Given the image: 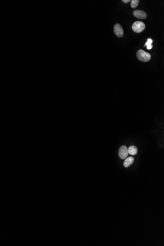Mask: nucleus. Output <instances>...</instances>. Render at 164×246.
I'll list each match as a JSON object with an SVG mask.
<instances>
[{
    "mask_svg": "<svg viewBox=\"0 0 164 246\" xmlns=\"http://www.w3.org/2000/svg\"><path fill=\"white\" fill-rule=\"evenodd\" d=\"M137 56L140 61L143 62H147L151 59V55L148 52H145L143 50L140 49L138 51Z\"/></svg>",
    "mask_w": 164,
    "mask_h": 246,
    "instance_id": "f257e3e1",
    "label": "nucleus"
},
{
    "mask_svg": "<svg viewBox=\"0 0 164 246\" xmlns=\"http://www.w3.org/2000/svg\"><path fill=\"white\" fill-rule=\"evenodd\" d=\"M132 28L135 32L140 33L145 30V23L142 21H138L134 23Z\"/></svg>",
    "mask_w": 164,
    "mask_h": 246,
    "instance_id": "f03ea898",
    "label": "nucleus"
},
{
    "mask_svg": "<svg viewBox=\"0 0 164 246\" xmlns=\"http://www.w3.org/2000/svg\"><path fill=\"white\" fill-rule=\"evenodd\" d=\"M128 154L127 147L123 145L120 147L118 152V155L120 158L121 159H125L128 157Z\"/></svg>",
    "mask_w": 164,
    "mask_h": 246,
    "instance_id": "7ed1b4c3",
    "label": "nucleus"
},
{
    "mask_svg": "<svg viewBox=\"0 0 164 246\" xmlns=\"http://www.w3.org/2000/svg\"><path fill=\"white\" fill-rule=\"evenodd\" d=\"M113 31L115 34L118 37H121L123 36L124 34V31L123 29L121 27V26L119 24H116L115 25L113 28Z\"/></svg>",
    "mask_w": 164,
    "mask_h": 246,
    "instance_id": "20e7f679",
    "label": "nucleus"
},
{
    "mask_svg": "<svg viewBox=\"0 0 164 246\" xmlns=\"http://www.w3.org/2000/svg\"><path fill=\"white\" fill-rule=\"evenodd\" d=\"M133 15L135 17L142 19H145L147 17L146 12L140 10H135L133 12Z\"/></svg>",
    "mask_w": 164,
    "mask_h": 246,
    "instance_id": "39448f33",
    "label": "nucleus"
},
{
    "mask_svg": "<svg viewBox=\"0 0 164 246\" xmlns=\"http://www.w3.org/2000/svg\"><path fill=\"white\" fill-rule=\"evenodd\" d=\"M134 162V159L133 157L131 156V157H127L125 159L124 163H123L124 167L128 168L129 167H130L131 165L133 164Z\"/></svg>",
    "mask_w": 164,
    "mask_h": 246,
    "instance_id": "423d86ee",
    "label": "nucleus"
},
{
    "mask_svg": "<svg viewBox=\"0 0 164 246\" xmlns=\"http://www.w3.org/2000/svg\"><path fill=\"white\" fill-rule=\"evenodd\" d=\"M128 154L131 155H136L138 153V148L137 147L134 145L131 146L128 148H127Z\"/></svg>",
    "mask_w": 164,
    "mask_h": 246,
    "instance_id": "0eeeda50",
    "label": "nucleus"
},
{
    "mask_svg": "<svg viewBox=\"0 0 164 246\" xmlns=\"http://www.w3.org/2000/svg\"><path fill=\"white\" fill-rule=\"evenodd\" d=\"M153 42V40L151 39H148L147 42H146L145 44V46H146L147 47V49L148 50H150L152 49L153 47L152 43Z\"/></svg>",
    "mask_w": 164,
    "mask_h": 246,
    "instance_id": "6e6552de",
    "label": "nucleus"
},
{
    "mask_svg": "<svg viewBox=\"0 0 164 246\" xmlns=\"http://www.w3.org/2000/svg\"><path fill=\"white\" fill-rule=\"evenodd\" d=\"M131 6L132 8L135 9V8L137 7L139 5L140 1L139 0H132L131 1Z\"/></svg>",
    "mask_w": 164,
    "mask_h": 246,
    "instance_id": "1a4fd4ad",
    "label": "nucleus"
},
{
    "mask_svg": "<svg viewBox=\"0 0 164 246\" xmlns=\"http://www.w3.org/2000/svg\"><path fill=\"white\" fill-rule=\"evenodd\" d=\"M122 2H123L124 3H128L130 2V0H122Z\"/></svg>",
    "mask_w": 164,
    "mask_h": 246,
    "instance_id": "9d476101",
    "label": "nucleus"
}]
</instances>
